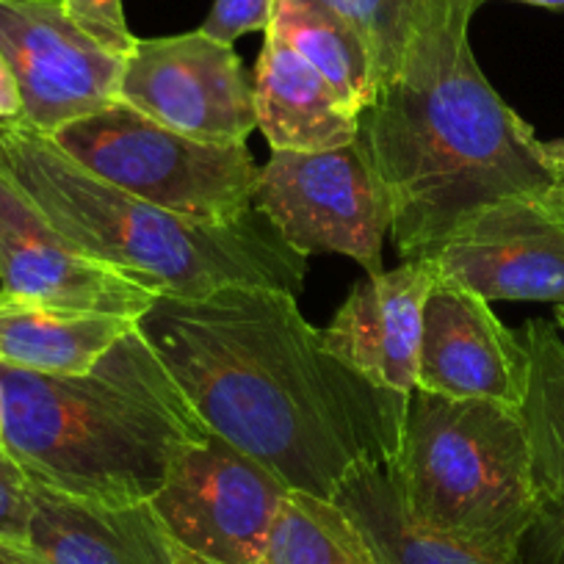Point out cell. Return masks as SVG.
Here are the masks:
<instances>
[{
  "instance_id": "6da1fadb",
  "label": "cell",
  "mask_w": 564,
  "mask_h": 564,
  "mask_svg": "<svg viewBox=\"0 0 564 564\" xmlns=\"http://www.w3.org/2000/svg\"><path fill=\"white\" fill-rule=\"evenodd\" d=\"M139 327L210 435L291 490L333 501L357 463L399 452L406 401L335 357L291 291L225 285L199 300L159 296Z\"/></svg>"
},
{
  "instance_id": "7a4b0ae2",
  "label": "cell",
  "mask_w": 564,
  "mask_h": 564,
  "mask_svg": "<svg viewBox=\"0 0 564 564\" xmlns=\"http://www.w3.org/2000/svg\"><path fill=\"white\" fill-rule=\"evenodd\" d=\"M476 0H437L404 67L357 117V144L388 188L390 238L404 260L432 254L503 199H564L545 141L476 64Z\"/></svg>"
},
{
  "instance_id": "3957f363",
  "label": "cell",
  "mask_w": 564,
  "mask_h": 564,
  "mask_svg": "<svg viewBox=\"0 0 564 564\" xmlns=\"http://www.w3.org/2000/svg\"><path fill=\"white\" fill-rule=\"evenodd\" d=\"M3 446L29 479L100 503L150 501L210 435L135 324L75 377L0 362Z\"/></svg>"
},
{
  "instance_id": "277c9868",
  "label": "cell",
  "mask_w": 564,
  "mask_h": 564,
  "mask_svg": "<svg viewBox=\"0 0 564 564\" xmlns=\"http://www.w3.org/2000/svg\"><path fill=\"white\" fill-rule=\"evenodd\" d=\"M0 161L75 247L155 296L199 300L225 285L305 291L307 258L258 210L236 225H203L155 208L108 186L20 119L0 122Z\"/></svg>"
},
{
  "instance_id": "5b68a950",
  "label": "cell",
  "mask_w": 564,
  "mask_h": 564,
  "mask_svg": "<svg viewBox=\"0 0 564 564\" xmlns=\"http://www.w3.org/2000/svg\"><path fill=\"white\" fill-rule=\"evenodd\" d=\"M390 479L421 523L498 556H520L542 512L520 410L415 388Z\"/></svg>"
},
{
  "instance_id": "8992f818",
  "label": "cell",
  "mask_w": 564,
  "mask_h": 564,
  "mask_svg": "<svg viewBox=\"0 0 564 564\" xmlns=\"http://www.w3.org/2000/svg\"><path fill=\"white\" fill-rule=\"evenodd\" d=\"M53 141L108 186L186 219L236 225L254 210L260 166L247 144L192 139L122 100L56 130Z\"/></svg>"
},
{
  "instance_id": "52a82bcc",
  "label": "cell",
  "mask_w": 564,
  "mask_h": 564,
  "mask_svg": "<svg viewBox=\"0 0 564 564\" xmlns=\"http://www.w3.org/2000/svg\"><path fill=\"white\" fill-rule=\"evenodd\" d=\"M252 208L305 258L318 252L382 269L393 205L360 144L324 153H271L260 166Z\"/></svg>"
},
{
  "instance_id": "ba28073f",
  "label": "cell",
  "mask_w": 564,
  "mask_h": 564,
  "mask_svg": "<svg viewBox=\"0 0 564 564\" xmlns=\"http://www.w3.org/2000/svg\"><path fill=\"white\" fill-rule=\"evenodd\" d=\"M291 487L258 459L208 435L150 498L166 534L208 564H258Z\"/></svg>"
},
{
  "instance_id": "9c48e42d",
  "label": "cell",
  "mask_w": 564,
  "mask_h": 564,
  "mask_svg": "<svg viewBox=\"0 0 564 564\" xmlns=\"http://www.w3.org/2000/svg\"><path fill=\"white\" fill-rule=\"evenodd\" d=\"M119 100L210 144H247L258 130L252 78L241 56L199 29L135 42L124 58Z\"/></svg>"
},
{
  "instance_id": "30bf717a",
  "label": "cell",
  "mask_w": 564,
  "mask_h": 564,
  "mask_svg": "<svg viewBox=\"0 0 564 564\" xmlns=\"http://www.w3.org/2000/svg\"><path fill=\"white\" fill-rule=\"evenodd\" d=\"M0 53L23 100L20 122L47 135L119 100L124 58L91 40L64 0H0Z\"/></svg>"
},
{
  "instance_id": "8fae6325",
  "label": "cell",
  "mask_w": 564,
  "mask_h": 564,
  "mask_svg": "<svg viewBox=\"0 0 564 564\" xmlns=\"http://www.w3.org/2000/svg\"><path fill=\"white\" fill-rule=\"evenodd\" d=\"M551 199H503L426 258L437 280L487 302L564 305V219Z\"/></svg>"
},
{
  "instance_id": "7c38bea8",
  "label": "cell",
  "mask_w": 564,
  "mask_h": 564,
  "mask_svg": "<svg viewBox=\"0 0 564 564\" xmlns=\"http://www.w3.org/2000/svg\"><path fill=\"white\" fill-rule=\"evenodd\" d=\"M0 294L139 322L159 296L75 247L0 161Z\"/></svg>"
},
{
  "instance_id": "4fadbf2b",
  "label": "cell",
  "mask_w": 564,
  "mask_h": 564,
  "mask_svg": "<svg viewBox=\"0 0 564 564\" xmlns=\"http://www.w3.org/2000/svg\"><path fill=\"white\" fill-rule=\"evenodd\" d=\"M525 384V349L492 313L490 302L441 282L423 305L417 384L448 399H487L518 406Z\"/></svg>"
},
{
  "instance_id": "5bb4252c",
  "label": "cell",
  "mask_w": 564,
  "mask_h": 564,
  "mask_svg": "<svg viewBox=\"0 0 564 564\" xmlns=\"http://www.w3.org/2000/svg\"><path fill=\"white\" fill-rule=\"evenodd\" d=\"M435 285L437 271L430 258L368 274L322 329L324 344L373 388L410 401L417 384L423 305Z\"/></svg>"
},
{
  "instance_id": "9a60e30c",
  "label": "cell",
  "mask_w": 564,
  "mask_h": 564,
  "mask_svg": "<svg viewBox=\"0 0 564 564\" xmlns=\"http://www.w3.org/2000/svg\"><path fill=\"white\" fill-rule=\"evenodd\" d=\"M29 481L25 547L42 564H177L181 547L150 501L100 503Z\"/></svg>"
},
{
  "instance_id": "2e32d148",
  "label": "cell",
  "mask_w": 564,
  "mask_h": 564,
  "mask_svg": "<svg viewBox=\"0 0 564 564\" xmlns=\"http://www.w3.org/2000/svg\"><path fill=\"white\" fill-rule=\"evenodd\" d=\"M263 36L252 91L258 128L271 153H324L355 144L357 113L276 31Z\"/></svg>"
},
{
  "instance_id": "e0dca14e",
  "label": "cell",
  "mask_w": 564,
  "mask_h": 564,
  "mask_svg": "<svg viewBox=\"0 0 564 564\" xmlns=\"http://www.w3.org/2000/svg\"><path fill=\"white\" fill-rule=\"evenodd\" d=\"M333 501L357 525L373 564H525L523 556H498L421 523L401 501L388 463H357Z\"/></svg>"
},
{
  "instance_id": "ac0fdd59",
  "label": "cell",
  "mask_w": 564,
  "mask_h": 564,
  "mask_svg": "<svg viewBox=\"0 0 564 564\" xmlns=\"http://www.w3.org/2000/svg\"><path fill=\"white\" fill-rule=\"evenodd\" d=\"M135 318L80 307L40 305L0 294V362L51 377H75L95 368Z\"/></svg>"
},
{
  "instance_id": "d6986e66",
  "label": "cell",
  "mask_w": 564,
  "mask_h": 564,
  "mask_svg": "<svg viewBox=\"0 0 564 564\" xmlns=\"http://www.w3.org/2000/svg\"><path fill=\"white\" fill-rule=\"evenodd\" d=\"M525 384L520 399L531 474L542 509L564 507V340L545 318H531L520 333Z\"/></svg>"
},
{
  "instance_id": "ffe728a7",
  "label": "cell",
  "mask_w": 564,
  "mask_h": 564,
  "mask_svg": "<svg viewBox=\"0 0 564 564\" xmlns=\"http://www.w3.org/2000/svg\"><path fill=\"white\" fill-rule=\"evenodd\" d=\"M271 31L289 42L338 95V100L360 117L377 97L371 58L362 42L333 14L307 0H276Z\"/></svg>"
},
{
  "instance_id": "44dd1931",
  "label": "cell",
  "mask_w": 564,
  "mask_h": 564,
  "mask_svg": "<svg viewBox=\"0 0 564 564\" xmlns=\"http://www.w3.org/2000/svg\"><path fill=\"white\" fill-rule=\"evenodd\" d=\"M258 564H373V558L338 503L289 490Z\"/></svg>"
},
{
  "instance_id": "7402d4cb",
  "label": "cell",
  "mask_w": 564,
  "mask_h": 564,
  "mask_svg": "<svg viewBox=\"0 0 564 564\" xmlns=\"http://www.w3.org/2000/svg\"><path fill=\"white\" fill-rule=\"evenodd\" d=\"M346 25L371 58L377 91L404 67L410 45L437 0H307Z\"/></svg>"
},
{
  "instance_id": "603a6c76",
  "label": "cell",
  "mask_w": 564,
  "mask_h": 564,
  "mask_svg": "<svg viewBox=\"0 0 564 564\" xmlns=\"http://www.w3.org/2000/svg\"><path fill=\"white\" fill-rule=\"evenodd\" d=\"M64 7L91 40H97L117 56L128 58L139 42L124 18L122 0H64Z\"/></svg>"
},
{
  "instance_id": "cb8c5ba5",
  "label": "cell",
  "mask_w": 564,
  "mask_h": 564,
  "mask_svg": "<svg viewBox=\"0 0 564 564\" xmlns=\"http://www.w3.org/2000/svg\"><path fill=\"white\" fill-rule=\"evenodd\" d=\"M31 520V481L23 465L0 443V540L25 545Z\"/></svg>"
},
{
  "instance_id": "d4e9b609",
  "label": "cell",
  "mask_w": 564,
  "mask_h": 564,
  "mask_svg": "<svg viewBox=\"0 0 564 564\" xmlns=\"http://www.w3.org/2000/svg\"><path fill=\"white\" fill-rule=\"evenodd\" d=\"M276 0H214V9L199 25L203 34L221 45H236L243 34H265L274 20Z\"/></svg>"
},
{
  "instance_id": "484cf974",
  "label": "cell",
  "mask_w": 564,
  "mask_h": 564,
  "mask_svg": "<svg viewBox=\"0 0 564 564\" xmlns=\"http://www.w3.org/2000/svg\"><path fill=\"white\" fill-rule=\"evenodd\" d=\"M525 564H564V507H545L520 545Z\"/></svg>"
},
{
  "instance_id": "4316f807",
  "label": "cell",
  "mask_w": 564,
  "mask_h": 564,
  "mask_svg": "<svg viewBox=\"0 0 564 564\" xmlns=\"http://www.w3.org/2000/svg\"><path fill=\"white\" fill-rule=\"evenodd\" d=\"M12 119H23V100H20L12 69L0 53V122H12Z\"/></svg>"
},
{
  "instance_id": "83f0119b",
  "label": "cell",
  "mask_w": 564,
  "mask_h": 564,
  "mask_svg": "<svg viewBox=\"0 0 564 564\" xmlns=\"http://www.w3.org/2000/svg\"><path fill=\"white\" fill-rule=\"evenodd\" d=\"M0 564H42L34 553L20 542L0 540Z\"/></svg>"
},
{
  "instance_id": "f1b7e54d",
  "label": "cell",
  "mask_w": 564,
  "mask_h": 564,
  "mask_svg": "<svg viewBox=\"0 0 564 564\" xmlns=\"http://www.w3.org/2000/svg\"><path fill=\"white\" fill-rule=\"evenodd\" d=\"M545 150H547V155L553 159V164H556L558 175H562V181H564V139L545 141Z\"/></svg>"
},
{
  "instance_id": "f546056e",
  "label": "cell",
  "mask_w": 564,
  "mask_h": 564,
  "mask_svg": "<svg viewBox=\"0 0 564 564\" xmlns=\"http://www.w3.org/2000/svg\"><path fill=\"white\" fill-rule=\"evenodd\" d=\"M476 3H487V0H476ZM512 3H525V7L551 9V12H564V0H512Z\"/></svg>"
},
{
  "instance_id": "4dcf8cb0",
  "label": "cell",
  "mask_w": 564,
  "mask_h": 564,
  "mask_svg": "<svg viewBox=\"0 0 564 564\" xmlns=\"http://www.w3.org/2000/svg\"><path fill=\"white\" fill-rule=\"evenodd\" d=\"M177 564H208V562H203V558H197V556H192V553H186L181 547V556H177Z\"/></svg>"
},
{
  "instance_id": "1f68e13d",
  "label": "cell",
  "mask_w": 564,
  "mask_h": 564,
  "mask_svg": "<svg viewBox=\"0 0 564 564\" xmlns=\"http://www.w3.org/2000/svg\"><path fill=\"white\" fill-rule=\"evenodd\" d=\"M553 311H556V324L564 329V305H556Z\"/></svg>"
},
{
  "instance_id": "d6a6232c",
  "label": "cell",
  "mask_w": 564,
  "mask_h": 564,
  "mask_svg": "<svg viewBox=\"0 0 564 564\" xmlns=\"http://www.w3.org/2000/svg\"><path fill=\"white\" fill-rule=\"evenodd\" d=\"M0 443H3V393H0Z\"/></svg>"
},
{
  "instance_id": "836d02e7",
  "label": "cell",
  "mask_w": 564,
  "mask_h": 564,
  "mask_svg": "<svg viewBox=\"0 0 564 564\" xmlns=\"http://www.w3.org/2000/svg\"><path fill=\"white\" fill-rule=\"evenodd\" d=\"M558 214H562V219H564V199H562V205H558Z\"/></svg>"
}]
</instances>
